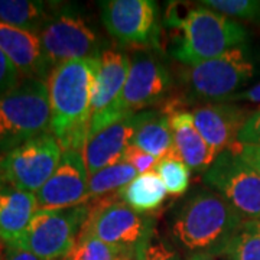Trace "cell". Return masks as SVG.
I'll use <instances>...</instances> for the list:
<instances>
[{"label": "cell", "instance_id": "36", "mask_svg": "<svg viewBox=\"0 0 260 260\" xmlns=\"http://www.w3.org/2000/svg\"><path fill=\"white\" fill-rule=\"evenodd\" d=\"M0 260H5L3 259V256H2V250H0Z\"/></svg>", "mask_w": 260, "mask_h": 260}, {"label": "cell", "instance_id": "29", "mask_svg": "<svg viewBox=\"0 0 260 260\" xmlns=\"http://www.w3.org/2000/svg\"><path fill=\"white\" fill-rule=\"evenodd\" d=\"M20 83V73L15 64L0 49V95L12 91Z\"/></svg>", "mask_w": 260, "mask_h": 260}, {"label": "cell", "instance_id": "7", "mask_svg": "<svg viewBox=\"0 0 260 260\" xmlns=\"http://www.w3.org/2000/svg\"><path fill=\"white\" fill-rule=\"evenodd\" d=\"M254 64L244 47L233 48L223 55L189 67L184 73L186 90L195 100L224 102L253 78Z\"/></svg>", "mask_w": 260, "mask_h": 260}, {"label": "cell", "instance_id": "19", "mask_svg": "<svg viewBox=\"0 0 260 260\" xmlns=\"http://www.w3.org/2000/svg\"><path fill=\"white\" fill-rule=\"evenodd\" d=\"M38 211L37 197L15 186L0 185V242L16 244Z\"/></svg>", "mask_w": 260, "mask_h": 260}, {"label": "cell", "instance_id": "22", "mask_svg": "<svg viewBox=\"0 0 260 260\" xmlns=\"http://www.w3.org/2000/svg\"><path fill=\"white\" fill-rule=\"evenodd\" d=\"M48 20L49 16L44 2L0 0V22L3 23L38 34Z\"/></svg>", "mask_w": 260, "mask_h": 260}, {"label": "cell", "instance_id": "3", "mask_svg": "<svg viewBox=\"0 0 260 260\" xmlns=\"http://www.w3.org/2000/svg\"><path fill=\"white\" fill-rule=\"evenodd\" d=\"M120 200L121 191L88 200L83 227L121 251L127 260H140L146 244L155 236V220Z\"/></svg>", "mask_w": 260, "mask_h": 260}, {"label": "cell", "instance_id": "2", "mask_svg": "<svg viewBox=\"0 0 260 260\" xmlns=\"http://www.w3.org/2000/svg\"><path fill=\"white\" fill-rule=\"evenodd\" d=\"M246 218L217 192L192 195L179 208L171 232L174 239L195 253H221Z\"/></svg>", "mask_w": 260, "mask_h": 260}, {"label": "cell", "instance_id": "28", "mask_svg": "<svg viewBox=\"0 0 260 260\" xmlns=\"http://www.w3.org/2000/svg\"><path fill=\"white\" fill-rule=\"evenodd\" d=\"M158 158L152 156L146 153L145 150H142L135 145H129L127 149L123 153V158L120 162H126L138 171V174H146L150 172L152 169H155L158 164Z\"/></svg>", "mask_w": 260, "mask_h": 260}, {"label": "cell", "instance_id": "27", "mask_svg": "<svg viewBox=\"0 0 260 260\" xmlns=\"http://www.w3.org/2000/svg\"><path fill=\"white\" fill-rule=\"evenodd\" d=\"M201 5L227 18L256 20L260 16V2L254 0H205Z\"/></svg>", "mask_w": 260, "mask_h": 260}, {"label": "cell", "instance_id": "18", "mask_svg": "<svg viewBox=\"0 0 260 260\" xmlns=\"http://www.w3.org/2000/svg\"><path fill=\"white\" fill-rule=\"evenodd\" d=\"M174 148L189 171H207L218 156L195 127L192 113L184 109L168 114Z\"/></svg>", "mask_w": 260, "mask_h": 260}, {"label": "cell", "instance_id": "1", "mask_svg": "<svg viewBox=\"0 0 260 260\" xmlns=\"http://www.w3.org/2000/svg\"><path fill=\"white\" fill-rule=\"evenodd\" d=\"M99 58L67 61L48 75L51 133L62 150L83 152L87 142Z\"/></svg>", "mask_w": 260, "mask_h": 260}, {"label": "cell", "instance_id": "9", "mask_svg": "<svg viewBox=\"0 0 260 260\" xmlns=\"http://www.w3.org/2000/svg\"><path fill=\"white\" fill-rule=\"evenodd\" d=\"M62 149L51 132L0 156V181L20 191L38 192L54 174Z\"/></svg>", "mask_w": 260, "mask_h": 260}, {"label": "cell", "instance_id": "30", "mask_svg": "<svg viewBox=\"0 0 260 260\" xmlns=\"http://www.w3.org/2000/svg\"><path fill=\"white\" fill-rule=\"evenodd\" d=\"M140 260H182L177 251L167 242L160 240L158 236H153L146 244Z\"/></svg>", "mask_w": 260, "mask_h": 260}, {"label": "cell", "instance_id": "6", "mask_svg": "<svg viewBox=\"0 0 260 260\" xmlns=\"http://www.w3.org/2000/svg\"><path fill=\"white\" fill-rule=\"evenodd\" d=\"M171 87L172 77L159 59L148 55L136 56L130 62L129 74L119 100L102 117L90 121L88 138L116 121L138 114L145 107L162 102Z\"/></svg>", "mask_w": 260, "mask_h": 260}, {"label": "cell", "instance_id": "21", "mask_svg": "<svg viewBox=\"0 0 260 260\" xmlns=\"http://www.w3.org/2000/svg\"><path fill=\"white\" fill-rule=\"evenodd\" d=\"M168 191L156 172L140 174L121 189V198L133 210L148 213L156 210L167 198Z\"/></svg>", "mask_w": 260, "mask_h": 260}, {"label": "cell", "instance_id": "14", "mask_svg": "<svg viewBox=\"0 0 260 260\" xmlns=\"http://www.w3.org/2000/svg\"><path fill=\"white\" fill-rule=\"evenodd\" d=\"M250 114L247 109L227 103L208 104L192 112L195 127L217 155L236 149L237 136Z\"/></svg>", "mask_w": 260, "mask_h": 260}, {"label": "cell", "instance_id": "35", "mask_svg": "<svg viewBox=\"0 0 260 260\" xmlns=\"http://www.w3.org/2000/svg\"><path fill=\"white\" fill-rule=\"evenodd\" d=\"M189 260H229L225 256V253H210V251H204V253H194Z\"/></svg>", "mask_w": 260, "mask_h": 260}, {"label": "cell", "instance_id": "16", "mask_svg": "<svg viewBox=\"0 0 260 260\" xmlns=\"http://www.w3.org/2000/svg\"><path fill=\"white\" fill-rule=\"evenodd\" d=\"M130 70L129 56L119 51H103L99 58V70L94 83L91 119L102 117L117 103Z\"/></svg>", "mask_w": 260, "mask_h": 260}, {"label": "cell", "instance_id": "12", "mask_svg": "<svg viewBox=\"0 0 260 260\" xmlns=\"http://www.w3.org/2000/svg\"><path fill=\"white\" fill-rule=\"evenodd\" d=\"M100 15L109 35L121 45L142 48L156 44L159 32V9L156 2H100Z\"/></svg>", "mask_w": 260, "mask_h": 260}, {"label": "cell", "instance_id": "25", "mask_svg": "<svg viewBox=\"0 0 260 260\" xmlns=\"http://www.w3.org/2000/svg\"><path fill=\"white\" fill-rule=\"evenodd\" d=\"M64 260H127L113 246L102 242L97 236L81 227L74 247Z\"/></svg>", "mask_w": 260, "mask_h": 260}, {"label": "cell", "instance_id": "11", "mask_svg": "<svg viewBox=\"0 0 260 260\" xmlns=\"http://www.w3.org/2000/svg\"><path fill=\"white\" fill-rule=\"evenodd\" d=\"M203 179L246 220L260 218V174L237 152L220 153Z\"/></svg>", "mask_w": 260, "mask_h": 260}, {"label": "cell", "instance_id": "31", "mask_svg": "<svg viewBox=\"0 0 260 260\" xmlns=\"http://www.w3.org/2000/svg\"><path fill=\"white\" fill-rule=\"evenodd\" d=\"M242 146H260V107L250 114L237 136Z\"/></svg>", "mask_w": 260, "mask_h": 260}, {"label": "cell", "instance_id": "20", "mask_svg": "<svg viewBox=\"0 0 260 260\" xmlns=\"http://www.w3.org/2000/svg\"><path fill=\"white\" fill-rule=\"evenodd\" d=\"M130 145L160 159L174 148L169 117L164 112L138 113V127Z\"/></svg>", "mask_w": 260, "mask_h": 260}, {"label": "cell", "instance_id": "10", "mask_svg": "<svg viewBox=\"0 0 260 260\" xmlns=\"http://www.w3.org/2000/svg\"><path fill=\"white\" fill-rule=\"evenodd\" d=\"M39 38L48 67L55 68L67 61L99 58L103 54L102 38L83 16L71 10L49 18Z\"/></svg>", "mask_w": 260, "mask_h": 260}, {"label": "cell", "instance_id": "26", "mask_svg": "<svg viewBox=\"0 0 260 260\" xmlns=\"http://www.w3.org/2000/svg\"><path fill=\"white\" fill-rule=\"evenodd\" d=\"M155 171L162 179L168 194L178 197L185 194L189 186V168L179 158L175 148H172L165 156L159 159Z\"/></svg>", "mask_w": 260, "mask_h": 260}, {"label": "cell", "instance_id": "37", "mask_svg": "<svg viewBox=\"0 0 260 260\" xmlns=\"http://www.w3.org/2000/svg\"><path fill=\"white\" fill-rule=\"evenodd\" d=\"M2 184H3V182H2V181H0V185H2Z\"/></svg>", "mask_w": 260, "mask_h": 260}, {"label": "cell", "instance_id": "5", "mask_svg": "<svg viewBox=\"0 0 260 260\" xmlns=\"http://www.w3.org/2000/svg\"><path fill=\"white\" fill-rule=\"evenodd\" d=\"M51 132L48 85L39 78H26L0 95V150L9 152L28 140Z\"/></svg>", "mask_w": 260, "mask_h": 260}, {"label": "cell", "instance_id": "15", "mask_svg": "<svg viewBox=\"0 0 260 260\" xmlns=\"http://www.w3.org/2000/svg\"><path fill=\"white\" fill-rule=\"evenodd\" d=\"M138 127V114L113 123L90 136L83 149L85 167L90 175L119 164Z\"/></svg>", "mask_w": 260, "mask_h": 260}, {"label": "cell", "instance_id": "13", "mask_svg": "<svg viewBox=\"0 0 260 260\" xmlns=\"http://www.w3.org/2000/svg\"><path fill=\"white\" fill-rule=\"evenodd\" d=\"M90 174L81 150H62L54 174L38 191V210H59L87 203Z\"/></svg>", "mask_w": 260, "mask_h": 260}, {"label": "cell", "instance_id": "17", "mask_svg": "<svg viewBox=\"0 0 260 260\" xmlns=\"http://www.w3.org/2000/svg\"><path fill=\"white\" fill-rule=\"evenodd\" d=\"M0 49L26 78L41 80L47 74L49 67L42 54L38 34L0 22Z\"/></svg>", "mask_w": 260, "mask_h": 260}, {"label": "cell", "instance_id": "8", "mask_svg": "<svg viewBox=\"0 0 260 260\" xmlns=\"http://www.w3.org/2000/svg\"><path fill=\"white\" fill-rule=\"evenodd\" d=\"M87 214V204L59 210H38L15 246L41 259H65L74 247Z\"/></svg>", "mask_w": 260, "mask_h": 260}, {"label": "cell", "instance_id": "23", "mask_svg": "<svg viewBox=\"0 0 260 260\" xmlns=\"http://www.w3.org/2000/svg\"><path fill=\"white\" fill-rule=\"evenodd\" d=\"M136 177H138V171L126 162H119L112 167L104 168L102 171L90 175L87 201L120 192Z\"/></svg>", "mask_w": 260, "mask_h": 260}, {"label": "cell", "instance_id": "34", "mask_svg": "<svg viewBox=\"0 0 260 260\" xmlns=\"http://www.w3.org/2000/svg\"><path fill=\"white\" fill-rule=\"evenodd\" d=\"M230 100H232V102L260 103V84L251 87L249 90H244V91H240V93H236Z\"/></svg>", "mask_w": 260, "mask_h": 260}, {"label": "cell", "instance_id": "32", "mask_svg": "<svg viewBox=\"0 0 260 260\" xmlns=\"http://www.w3.org/2000/svg\"><path fill=\"white\" fill-rule=\"evenodd\" d=\"M234 152H237L253 169H256L260 174V146H242L237 145L236 149H233Z\"/></svg>", "mask_w": 260, "mask_h": 260}, {"label": "cell", "instance_id": "33", "mask_svg": "<svg viewBox=\"0 0 260 260\" xmlns=\"http://www.w3.org/2000/svg\"><path fill=\"white\" fill-rule=\"evenodd\" d=\"M3 259L5 260H45L35 256L34 253L20 249L15 244H5V251H3Z\"/></svg>", "mask_w": 260, "mask_h": 260}, {"label": "cell", "instance_id": "4", "mask_svg": "<svg viewBox=\"0 0 260 260\" xmlns=\"http://www.w3.org/2000/svg\"><path fill=\"white\" fill-rule=\"evenodd\" d=\"M178 26L181 38L174 56L189 67L223 55L233 48L243 47L249 38L247 30L239 22L203 6L189 10Z\"/></svg>", "mask_w": 260, "mask_h": 260}, {"label": "cell", "instance_id": "24", "mask_svg": "<svg viewBox=\"0 0 260 260\" xmlns=\"http://www.w3.org/2000/svg\"><path fill=\"white\" fill-rule=\"evenodd\" d=\"M224 253L229 260H260V218L244 220Z\"/></svg>", "mask_w": 260, "mask_h": 260}]
</instances>
